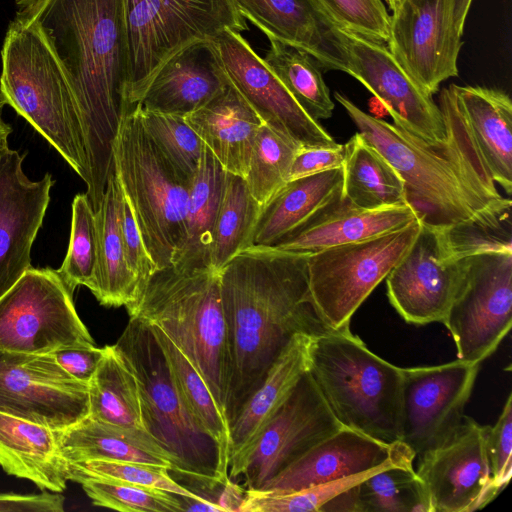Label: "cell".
Instances as JSON below:
<instances>
[{
	"instance_id": "cell-1",
	"label": "cell",
	"mask_w": 512,
	"mask_h": 512,
	"mask_svg": "<svg viewBox=\"0 0 512 512\" xmlns=\"http://www.w3.org/2000/svg\"><path fill=\"white\" fill-rule=\"evenodd\" d=\"M59 59L76 102L88 163L86 194L97 210L113 170L112 144L128 104L126 0H15Z\"/></svg>"
},
{
	"instance_id": "cell-2",
	"label": "cell",
	"mask_w": 512,
	"mask_h": 512,
	"mask_svg": "<svg viewBox=\"0 0 512 512\" xmlns=\"http://www.w3.org/2000/svg\"><path fill=\"white\" fill-rule=\"evenodd\" d=\"M334 97L358 133L400 174L407 202L423 225L438 231L474 228L497 232L510 222L511 200L500 194L488 174L452 85L443 88L439 96L446 127V139L440 144H428L362 111L339 92Z\"/></svg>"
},
{
	"instance_id": "cell-3",
	"label": "cell",
	"mask_w": 512,
	"mask_h": 512,
	"mask_svg": "<svg viewBox=\"0 0 512 512\" xmlns=\"http://www.w3.org/2000/svg\"><path fill=\"white\" fill-rule=\"evenodd\" d=\"M308 256L253 245L219 271L231 366L229 426L294 335L330 329L311 301Z\"/></svg>"
},
{
	"instance_id": "cell-4",
	"label": "cell",
	"mask_w": 512,
	"mask_h": 512,
	"mask_svg": "<svg viewBox=\"0 0 512 512\" xmlns=\"http://www.w3.org/2000/svg\"><path fill=\"white\" fill-rule=\"evenodd\" d=\"M127 312L160 328L172 340L225 414L231 366L219 271L173 265L157 269Z\"/></svg>"
},
{
	"instance_id": "cell-5",
	"label": "cell",
	"mask_w": 512,
	"mask_h": 512,
	"mask_svg": "<svg viewBox=\"0 0 512 512\" xmlns=\"http://www.w3.org/2000/svg\"><path fill=\"white\" fill-rule=\"evenodd\" d=\"M349 327L312 336L308 372L343 427L387 444L401 441L402 368L373 353Z\"/></svg>"
},
{
	"instance_id": "cell-6",
	"label": "cell",
	"mask_w": 512,
	"mask_h": 512,
	"mask_svg": "<svg viewBox=\"0 0 512 512\" xmlns=\"http://www.w3.org/2000/svg\"><path fill=\"white\" fill-rule=\"evenodd\" d=\"M0 102L41 134L85 182L82 126L66 73L40 28L14 17L1 49Z\"/></svg>"
},
{
	"instance_id": "cell-7",
	"label": "cell",
	"mask_w": 512,
	"mask_h": 512,
	"mask_svg": "<svg viewBox=\"0 0 512 512\" xmlns=\"http://www.w3.org/2000/svg\"><path fill=\"white\" fill-rule=\"evenodd\" d=\"M115 346L137 378L144 427L172 456L174 472L208 489L222 486L217 445L188 411L148 323L129 317Z\"/></svg>"
},
{
	"instance_id": "cell-8",
	"label": "cell",
	"mask_w": 512,
	"mask_h": 512,
	"mask_svg": "<svg viewBox=\"0 0 512 512\" xmlns=\"http://www.w3.org/2000/svg\"><path fill=\"white\" fill-rule=\"evenodd\" d=\"M113 169L157 269L172 264L185 239L192 181L182 176L145 130L134 107L112 144Z\"/></svg>"
},
{
	"instance_id": "cell-9",
	"label": "cell",
	"mask_w": 512,
	"mask_h": 512,
	"mask_svg": "<svg viewBox=\"0 0 512 512\" xmlns=\"http://www.w3.org/2000/svg\"><path fill=\"white\" fill-rule=\"evenodd\" d=\"M129 40L128 104L133 109L172 55L222 32L247 30L234 0H126Z\"/></svg>"
},
{
	"instance_id": "cell-10",
	"label": "cell",
	"mask_w": 512,
	"mask_h": 512,
	"mask_svg": "<svg viewBox=\"0 0 512 512\" xmlns=\"http://www.w3.org/2000/svg\"><path fill=\"white\" fill-rule=\"evenodd\" d=\"M421 226L417 218L398 230L309 254V293L327 327L350 326L354 313L406 254Z\"/></svg>"
},
{
	"instance_id": "cell-11",
	"label": "cell",
	"mask_w": 512,
	"mask_h": 512,
	"mask_svg": "<svg viewBox=\"0 0 512 512\" xmlns=\"http://www.w3.org/2000/svg\"><path fill=\"white\" fill-rule=\"evenodd\" d=\"M493 239L422 224L409 250L385 278L391 305L409 324L443 323L471 254Z\"/></svg>"
},
{
	"instance_id": "cell-12",
	"label": "cell",
	"mask_w": 512,
	"mask_h": 512,
	"mask_svg": "<svg viewBox=\"0 0 512 512\" xmlns=\"http://www.w3.org/2000/svg\"><path fill=\"white\" fill-rule=\"evenodd\" d=\"M443 324L461 361L481 364L497 350L512 325L510 233L471 254L465 279Z\"/></svg>"
},
{
	"instance_id": "cell-13",
	"label": "cell",
	"mask_w": 512,
	"mask_h": 512,
	"mask_svg": "<svg viewBox=\"0 0 512 512\" xmlns=\"http://www.w3.org/2000/svg\"><path fill=\"white\" fill-rule=\"evenodd\" d=\"M94 345L56 270L29 268L0 297V350L51 353Z\"/></svg>"
},
{
	"instance_id": "cell-14",
	"label": "cell",
	"mask_w": 512,
	"mask_h": 512,
	"mask_svg": "<svg viewBox=\"0 0 512 512\" xmlns=\"http://www.w3.org/2000/svg\"><path fill=\"white\" fill-rule=\"evenodd\" d=\"M0 412L64 430L88 416V384L51 353L0 350Z\"/></svg>"
},
{
	"instance_id": "cell-15",
	"label": "cell",
	"mask_w": 512,
	"mask_h": 512,
	"mask_svg": "<svg viewBox=\"0 0 512 512\" xmlns=\"http://www.w3.org/2000/svg\"><path fill=\"white\" fill-rule=\"evenodd\" d=\"M480 365L456 359L402 368L401 441L415 457L443 445L458 431Z\"/></svg>"
},
{
	"instance_id": "cell-16",
	"label": "cell",
	"mask_w": 512,
	"mask_h": 512,
	"mask_svg": "<svg viewBox=\"0 0 512 512\" xmlns=\"http://www.w3.org/2000/svg\"><path fill=\"white\" fill-rule=\"evenodd\" d=\"M337 32L346 73L378 98L393 124L428 144L444 142L446 127L439 106L408 75L385 43L338 26Z\"/></svg>"
},
{
	"instance_id": "cell-17",
	"label": "cell",
	"mask_w": 512,
	"mask_h": 512,
	"mask_svg": "<svg viewBox=\"0 0 512 512\" xmlns=\"http://www.w3.org/2000/svg\"><path fill=\"white\" fill-rule=\"evenodd\" d=\"M387 48L429 96L458 75L463 44L453 20V0H402L390 15Z\"/></svg>"
},
{
	"instance_id": "cell-18",
	"label": "cell",
	"mask_w": 512,
	"mask_h": 512,
	"mask_svg": "<svg viewBox=\"0 0 512 512\" xmlns=\"http://www.w3.org/2000/svg\"><path fill=\"white\" fill-rule=\"evenodd\" d=\"M487 425L465 416L455 435L418 456L416 474L431 512H472L501 492L493 482L487 453Z\"/></svg>"
},
{
	"instance_id": "cell-19",
	"label": "cell",
	"mask_w": 512,
	"mask_h": 512,
	"mask_svg": "<svg viewBox=\"0 0 512 512\" xmlns=\"http://www.w3.org/2000/svg\"><path fill=\"white\" fill-rule=\"evenodd\" d=\"M341 427L307 371L261 431L242 473L245 489H261Z\"/></svg>"
},
{
	"instance_id": "cell-20",
	"label": "cell",
	"mask_w": 512,
	"mask_h": 512,
	"mask_svg": "<svg viewBox=\"0 0 512 512\" xmlns=\"http://www.w3.org/2000/svg\"><path fill=\"white\" fill-rule=\"evenodd\" d=\"M225 72L264 124L303 147L337 144L295 101L240 33L227 30L214 40Z\"/></svg>"
},
{
	"instance_id": "cell-21",
	"label": "cell",
	"mask_w": 512,
	"mask_h": 512,
	"mask_svg": "<svg viewBox=\"0 0 512 512\" xmlns=\"http://www.w3.org/2000/svg\"><path fill=\"white\" fill-rule=\"evenodd\" d=\"M24 158L8 145L0 150V297L32 267V245L54 184L50 173L30 180L23 170Z\"/></svg>"
},
{
	"instance_id": "cell-22",
	"label": "cell",
	"mask_w": 512,
	"mask_h": 512,
	"mask_svg": "<svg viewBox=\"0 0 512 512\" xmlns=\"http://www.w3.org/2000/svg\"><path fill=\"white\" fill-rule=\"evenodd\" d=\"M415 458L412 449L403 441L387 444L342 426L308 449L259 490L296 491L389 462L413 463Z\"/></svg>"
},
{
	"instance_id": "cell-23",
	"label": "cell",
	"mask_w": 512,
	"mask_h": 512,
	"mask_svg": "<svg viewBox=\"0 0 512 512\" xmlns=\"http://www.w3.org/2000/svg\"><path fill=\"white\" fill-rule=\"evenodd\" d=\"M229 83L214 41H198L164 62L137 105L148 111L186 116Z\"/></svg>"
},
{
	"instance_id": "cell-24",
	"label": "cell",
	"mask_w": 512,
	"mask_h": 512,
	"mask_svg": "<svg viewBox=\"0 0 512 512\" xmlns=\"http://www.w3.org/2000/svg\"><path fill=\"white\" fill-rule=\"evenodd\" d=\"M240 14L275 39L306 51L325 70L346 73L337 25L316 0H234Z\"/></svg>"
},
{
	"instance_id": "cell-25",
	"label": "cell",
	"mask_w": 512,
	"mask_h": 512,
	"mask_svg": "<svg viewBox=\"0 0 512 512\" xmlns=\"http://www.w3.org/2000/svg\"><path fill=\"white\" fill-rule=\"evenodd\" d=\"M312 336L297 333L292 337L231 423L229 479L242 476L261 431L308 371Z\"/></svg>"
},
{
	"instance_id": "cell-26",
	"label": "cell",
	"mask_w": 512,
	"mask_h": 512,
	"mask_svg": "<svg viewBox=\"0 0 512 512\" xmlns=\"http://www.w3.org/2000/svg\"><path fill=\"white\" fill-rule=\"evenodd\" d=\"M185 119L227 172L245 178L263 121L231 82Z\"/></svg>"
},
{
	"instance_id": "cell-27",
	"label": "cell",
	"mask_w": 512,
	"mask_h": 512,
	"mask_svg": "<svg viewBox=\"0 0 512 512\" xmlns=\"http://www.w3.org/2000/svg\"><path fill=\"white\" fill-rule=\"evenodd\" d=\"M471 139L491 179L512 191V101L503 90L451 84Z\"/></svg>"
},
{
	"instance_id": "cell-28",
	"label": "cell",
	"mask_w": 512,
	"mask_h": 512,
	"mask_svg": "<svg viewBox=\"0 0 512 512\" xmlns=\"http://www.w3.org/2000/svg\"><path fill=\"white\" fill-rule=\"evenodd\" d=\"M342 199V167L287 181L261 206L253 245H277Z\"/></svg>"
},
{
	"instance_id": "cell-29",
	"label": "cell",
	"mask_w": 512,
	"mask_h": 512,
	"mask_svg": "<svg viewBox=\"0 0 512 512\" xmlns=\"http://www.w3.org/2000/svg\"><path fill=\"white\" fill-rule=\"evenodd\" d=\"M417 218L410 205L366 210L353 206L343 198L273 247L312 254L398 230Z\"/></svg>"
},
{
	"instance_id": "cell-30",
	"label": "cell",
	"mask_w": 512,
	"mask_h": 512,
	"mask_svg": "<svg viewBox=\"0 0 512 512\" xmlns=\"http://www.w3.org/2000/svg\"><path fill=\"white\" fill-rule=\"evenodd\" d=\"M0 466L8 475L30 480L42 491L63 492L69 481L58 431L2 412Z\"/></svg>"
},
{
	"instance_id": "cell-31",
	"label": "cell",
	"mask_w": 512,
	"mask_h": 512,
	"mask_svg": "<svg viewBox=\"0 0 512 512\" xmlns=\"http://www.w3.org/2000/svg\"><path fill=\"white\" fill-rule=\"evenodd\" d=\"M123 190L114 169L95 211L97 231V266L90 290L106 307H126L129 311L139 301L142 290L129 269L121 234Z\"/></svg>"
},
{
	"instance_id": "cell-32",
	"label": "cell",
	"mask_w": 512,
	"mask_h": 512,
	"mask_svg": "<svg viewBox=\"0 0 512 512\" xmlns=\"http://www.w3.org/2000/svg\"><path fill=\"white\" fill-rule=\"evenodd\" d=\"M59 450L67 462L91 459L142 462L174 472L172 456L147 432L123 428L86 416L58 431Z\"/></svg>"
},
{
	"instance_id": "cell-33",
	"label": "cell",
	"mask_w": 512,
	"mask_h": 512,
	"mask_svg": "<svg viewBox=\"0 0 512 512\" xmlns=\"http://www.w3.org/2000/svg\"><path fill=\"white\" fill-rule=\"evenodd\" d=\"M344 145L343 198L347 202L366 210L409 205L400 174L360 133Z\"/></svg>"
},
{
	"instance_id": "cell-34",
	"label": "cell",
	"mask_w": 512,
	"mask_h": 512,
	"mask_svg": "<svg viewBox=\"0 0 512 512\" xmlns=\"http://www.w3.org/2000/svg\"><path fill=\"white\" fill-rule=\"evenodd\" d=\"M226 172L205 146L190 187L185 239L171 265L187 270L211 267V233L223 194Z\"/></svg>"
},
{
	"instance_id": "cell-35",
	"label": "cell",
	"mask_w": 512,
	"mask_h": 512,
	"mask_svg": "<svg viewBox=\"0 0 512 512\" xmlns=\"http://www.w3.org/2000/svg\"><path fill=\"white\" fill-rule=\"evenodd\" d=\"M321 511L431 512V508L413 465H394L340 493Z\"/></svg>"
},
{
	"instance_id": "cell-36",
	"label": "cell",
	"mask_w": 512,
	"mask_h": 512,
	"mask_svg": "<svg viewBox=\"0 0 512 512\" xmlns=\"http://www.w3.org/2000/svg\"><path fill=\"white\" fill-rule=\"evenodd\" d=\"M88 401L91 418L147 432L137 378L115 344L104 347V355L88 383Z\"/></svg>"
},
{
	"instance_id": "cell-37",
	"label": "cell",
	"mask_w": 512,
	"mask_h": 512,
	"mask_svg": "<svg viewBox=\"0 0 512 512\" xmlns=\"http://www.w3.org/2000/svg\"><path fill=\"white\" fill-rule=\"evenodd\" d=\"M148 325L167 358L175 384L188 411L217 445L219 473L224 485L229 479L231 438L228 420L189 359L160 328L149 323Z\"/></svg>"
},
{
	"instance_id": "cell-38",
	"label": "cell",
	"mask_w": 512,
	"mask_h": 512,
	"mask_svg": "<svg viewBox=\"0 0 512 512\" xmlns=\"http://www.w3.org/2000/svg\"><path fill=\"white\" fill-rule=\"evenodd\" d=\"M243 177L226 172L223 194L211 233L210 266L220 271L240 252L253 246L261 211Z\"/></svg>"
},
{
	"instance_id": "cell-39",
	"label": "cell",
	"mask_w": 512,
	"mask_h": 512,
	"mask_svg": "<svg viewBox=\"0 0 512 512\" xmlns=\"http://www.w3.org/2000/svg\"><path fill=\"white\" fill-rule=\"evenodd\" d=\"M270 49L263 61L300 107L314 120L332 116L334 103L320 66L306 51L269 39Z\"/></svg>"
},
{
	"instance_id": "cell-40",
	"label": "cell",
	"mask_w": 512,
	"mask_h": 512,
	"mask_svg": "<svg viewBox=\"0 0 512 512\" xmlns=\"http://www.w3.org/2000/svg\"><path fill=\"white\" fill-rule=\"evenodd\" d=\"M301 147L287 135L261 125L244 178L258 203L264 205L289 180L292 162Z\"/></svg>"
},
{
	"instance_id": "cell-41",
	"label": "cell",
	"mask_w": 512,
	"mask_h": 512,
	"mask_svg": "<svg viewBox=\"0 0 512 512\" xmlns=\"http://www.w3.org/2000/svg\"><path fill=\"white\" fill-rule=\"evenodd\" d=\"M97 266L95 212L86 193L75 195L67 254L57 271L73 294L78 286L92 289Z\"/></svg>"
},
{
	"instance_id": "cell-42",
	"label": "cell",
	"mask_w": 512,
	"mask_h": 512,
	"mask_svg": "<svg viewBox=\"0 0 512 512\" xmlns=\"http://www.w3.org/2000/svg\"><path fill=\"white\" fill-rule=\"evenodd\" d=\"M135 107L159 150L182 176L192 181L205 145L185 116L148 111L139 105Z\"/></svg>"
},
{
	"instance_id": "cell-43",
	"label": "cell",
	"mask_w": 512,
	"mask_h": 512,
	"mask_svg": "<svg viewBox=\"0 0 512 512\" xmlns=\"http://www.w3.org/2000/svg\"><path fill=\"white\" fill-rule=\"evenodd\" d=\"M394 465H413V463L389 462L365 472L291 492L246 490L239 512L321 511L327 502L340 493L355 486L376 471Z\"/></svg>"
},
{
	"instance_id": "cell-44",
	"label": "cell",
	"mask_w": 512,
	"mask_h": 512,
	"mask_svg": "<svg viewBox=\"0 0 512 512\" xmlns=\"http://www.w3.org/2000/svg\"><path fill=\"white\" fill-rule=\"evenodd\" d=\"M67 477L74 482L83 478L113 479L178 496H201L176 482L169 468L142 462L103 459L67 462Z\"/></svg>"
},
{
	"instance_id": "cell-45",
	"label": "cell",
	"mask_w": 512,
	"mask_h": 512,
	"mask_svg": "<svg viewBox=\"0 0 512 512\" xmlns=\"http://www.w3.org/2000/svg\"><path fill=\"white\" fill-rule=\"evenodd\" d=\"M93 505L121 512H180L178 495L118 480L83 478L78 481Z\"/></svg>"
},
{
	"instance_id": "cell-46",
	"label": "cell",
	"mask_w": 512,
	"mask_h": 512,
	"mask_svg": "<svg viewBox=\"0 0 512 512\" xmlns=\"http://www.w3.org/2000/svg\"><path fill=\"white\" fill-rule=\"evenodd\" d=\"M340 28L386 43L390 14L383 0H316Z\"/></svg>"
},
{
	"instance_id": "cell-47",
	"label": "cell",
	"mask_w": 512,
	"mask_h": 512,
	"mask_svg": "<svg viewBox=\"0 0 512 512\" xmlns=\"http://www.w3.org/2000/svg\"><path fill=\"white\" fill-rule=\"evenodd\" d=\"M487 453L494 485L502 491L512 476V395L493 426H488Z\"/></svg>"
},
{
	"instance_id": "cell-48",
	"label": "cell",
	"mask_w": 512,
	"mask_h": 512,
	"mask_svg": "<svg viewBox=\"0 0 512 512\" xmlns=\"http://www.w3.org/2000/svg\"><path fill=\"white\" fill-rule=\"evenodd\" d=\"M120 225L127 265L143 292L146 282L157 270V267L144 245L132 209L125 196L123 197Z\"/></svg>"
},
{
	"instance_id": "cell-49",
	"label": "cell",
	"mask_w": 512,
	"mask_h": 512,
	"mask_svg": "<svg viewBox=\"0 0 512 512\" xmlns=\"http://www.w3.org/2000/svg\"><path fill=\"white\" fill-rule=\"evenodd\" d=\"M344 160V144L337 143L333 146L301 147L292 162L289 180L342 167Z\"/></svg>"
},
{
	"instance_id": "cell-50",
	"label": "cell",
	"mask_w": 512,
	"mask_h": 512,
	"mask_svg": "<svg viewBox=\"0 0 512 512\" xmlns=\"http://www.w3.org/2000/svg\"><path fill=\"white\" fill-rule=\"evenodd\" d=\"M51 354L68 374L88 384L104 355V347L73 346L56 350Z\"/></svg>"
},
{
	"instance_id": "cell-51",
	"label": "cell",
	"mask_w": 512,
	"mask_h": 512,
	"mask_svg": "<svg viewBox=\"0 0 512 512\" xmlns=\"http://www.w3.org/2000/svg\"><path fill=\"white\" fill-rule=\"evenodd\" d=\"M65 498L57 492L0 493V512H63Z\"/></svg>"
},
{
	"instance_id": "cell-52",
	"label": "cell",
	"mask_w": 512,
	"mask_h": 512,
	"mask_svg": "<svg viewBox=\"0 0 512 512\" xmlns=\"http://www.w3.org/2000/svg\"><path fill=\"white\" fill-rule=\"evenodd\" d=\"M220 492L217 504L224 512H239V508L245 498L246 489L239 486L236 482L228 479Z\"/></svg>"
},
{
	"instance_id": "cell-53",
	"label": "cell",
	"mask_w": 512,
	"mask_h": 512,
	"mask_svg": "<svg viewBox=\"0 0 512 512\" xmlns=\"http://www.w3.org/2000/svg\"><path fill=\"white\" fill-rule=\"evenodd\" d=\"M182 502L183 511H210V512H224L223 509L211 500L206 499L204 496L198 498H190L179 496Z\"/></svg>"
},
{
	"instance_id": "cell-54",
	"label": "cell",
	"mask_w": 512,
	"mask_h": 512,
	"mask_svg": "<svg viewBox=\"0 0 512 512\" xmlns=\"http://www.w3.org/2000/svg\"><path fill=\"white\" fill-rule=\"evenodd\" d=\"M472 0H453V20L457 32L463 35L464 25Z\"/></svg>"
},
{
	"instance_id": "cell-55",
	"label": "cell",
	"mask_w": 512,
	"mask_h": 512,
	"mask_svg": "<svg viewBox=\"0 0 512 512\" xmlns=\"http://www.w3.org/2000/svg\"><path fill=\"white\" fill-rule=\"evenodd\" d=\"M4 104L0 102V150L8 145V137L12 132V128L2 118V110Z\"/></svg>"
},
{
	"instance_id": "cell-56",
	"label": "cell",
	"mask_w": 512,
	"mask_h": 512,
	"mask_svg": "<svg viewBox=\"0 0 512 512\" xmlns=\"http://www.w3.org/2000/svg\"><path fill=\"white\" fill-rule=\"evenodd\" d=\"M391 11H394L402 0H384Z\"/></svg>"
}]
</instances>
